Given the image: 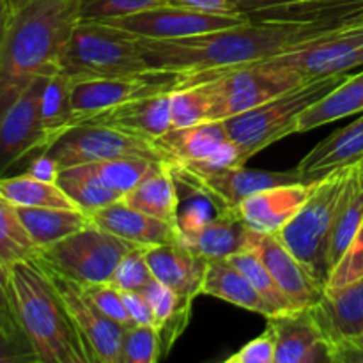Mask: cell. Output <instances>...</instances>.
I'll list each match as a JSON object with an SVG mask.
<instances>
[{
  "instance_id": "cell-1",
  "label": "cell",
  "mask_w": 363,
  "mask_h": 363,
  "mask_svg": "<svg viewBox=\"0 0 363 363\" xmlns=\"http://www.w3.org/2000/svg\"><path fill=\"white\" fill-rule=\"evenodd\" d=\"M363 20V18H362ZM358 21V20H354ZM300 23L247 20L236 27L183 39H137L147 67L179 77L216 74L247 64L264 62L301 48L323 35L354 23Z\"/></svg>"
},
{
  "instance_id": "cell-2",
  "label": "cell",
  "mask_w": 363,
  "mask_h": 363,
  "mask_svg": "<svg viewBox=\"0 0 363 363\" xmlns=\"http://www.w3.org/2000/svg\"><path fill=\"white\" fill-rule=\"evenodd\" d=\"M80 21V0H28L11 14L0 46V117L41 74L59 71Z\"/></svg>"
},
{
  "instance_id": "cell-3",
  "label": "cell",
  "mask_w": 363,
  "mask_h": 363,
  "mask_svg": "<svg viewBox=\"0 0 363 363\" xmlns=\"http://www.w3.org/2000/svg\"><path fill=\"white\" fill-rule=\"evenodd\" d=\"M11 298L21 330L41 363H94L91 350L52 279L35 261L9 268Z\"/></svg>"
},
{
  "instance_id": "cell-4",
  "label": "cell",
  "mask_w": 363,
  "mask_h": 363,
  "mask_svg": "<svg viewBox=\"0 0 363 363\" xmlns=\"http://www.w3.org/2000/svg\"><path fill=\"white\" fill-rule=\"evenodd\" d=\"M347 77L350 73L305 82L255 108L223 121L230 140L241 149L245 160L248 162L262 149L269 147L289 135L298 133V119L301 113L325 98Z\"/></svg>"
},
{
  "instance_id": "cell-5",
  "label": "cell",
  "mask_w": 363,
  "mask_h": 363,
  "mask_svg": "<svg viewBox=\"0 0 363 363\" xmlns=\"http://www.w3.org/2000/svg\"><path fill=\"white\" fill-rule=\"evenodd\" d=\"M59 69L71 80L135 77L151 71L137 38L106 21H78L60 57Z\"/></svg>"
},
{
  "instance_id": "cell-6",
  "label": "cell",
  "mask_w": 363,
  "mask_h": 363,
  "mask_svg": "<svg viewBox=\"0 0 363 363\" xmlns=\"http://www.w3.org/2000/svg\"><path fill=\"white\" fill-rule=\"evenodd\" d=\"M195 82L208 84L209 96H211V121L215 123L255 108L282 92L305 84L307 80L287 67L264 60V62L220 71L216 74L179 77L177 87Z\"/></svg>"
},
{
  "instance_id": "cell-7",
  "label": "cell",
  "mask_w": 363,
  "mask_h": 363,
  "mask_svg": "<svg viewBox=\"0 0 363 363\" xmlns=\"http://www.w3.org/2000/svg\"><path fill=\"white\" fill-rule=\"evenodd\" d=\"M133 247L137 245L91 223L78 233L41 248L34 261L82 286L110 282L121 259Z\"/></svg>"
},
{
  "instance_id": "cell-8",
  "label": "cell",
  "mask_w": 363,
  "mask_h": 363,
  "mask_svg": "<svg viewBox=\"0 0 363 363\" xmlns=\"http://www.w3.org/2000/svg\"><path fill=\"white\" fill-rule=\"evenodd\" d=\"M347 170L350 167L337 170L325 179L314 183L311 197L294 215V218L279 233V238L286 243V247L298 259H301L323 284L328 280L326 255H328L333 220L346 183Z\"/></svg>"
},
{
  "instance_id": "cell-9",
  "label": "cell",
  "mask_w": 363,
  "mask_h": 363,
  "mask_svg": "<svg viewBox=\"0 0 363 363\" xmlns=\"http://www.w3.org/2000/svg\"><path fill=\"white\" fill-rule=\"evenodd\" d=\"M46 152L59 163L60 170L82 163L116 158H147L155 162H169L156 140L92 123H78L67 128Z\"/></svg>"
},
{
  "instance_id": "cell-10",
  "label": "cell",
  "mask_w": 363,
  "mask_h": 363,
  "mask_svg": "<svg viewBox=\"0 0 363 363\" xmlns=\"http://www.w3.org/2000/svg\"><path fill=\"white\" fill-rule=\"evenodd\" d=\"M172 165L190 172L208 174L247 163L241 149L230 140L223 121L172 128L156 140Z\"/></svg>"
},
{
  "instance_id": "cell-11",
  "label": "cell",
  "mask_w": 363,
  "mask_h": 363,
  "mask_svg": "<svg viewBox=\"0 0 363 363\" xmlns=\"http://www.w3.org/2000/svg\"><path fill=\"white\" fill-rule=\"evenodd\" d=\"M52 74L35 78L0 117V177L50 149L41 123V96Z\"/></svg>"
},
{
  "instance_id": "cell-12",
  "label": "cell",
  "mask_w": 363,
  "mask_h": 363,
  "mask_svg": "<svg viewBox=\"0 0 363 363\" xmlns=\"http://www.w3.org/2000/svg\"><path fill=\"white\" fill-rule=\"evenodd\" d=\"M247 20V14L241 13H204V11L158 4L128 16L106 20V23L128 32L137 39H183L236 27Z\"/></svg>"
},
{
  "instance_id": "cell-13",
  "label": "cell",
  "mask_w": 363,
  "mask_h": 363,
  "mask_svg": "<svg viewBox=\"0 0 363 363\" xmlns=\"http://www.w3.org/2000/svg\"><path fill=\"white\" fill-rule=\"evenodd\" d=\"M269 62L294 71L307 82L350 73L363 66V20L337 28L293 52L273 57Z\"/></svg>"
},
{
  "instance_id": "cell-14",
  "label": "cell",
  "mask_w": 363,
  "mask_h": 363,
  "mask_svg": "<svg viewBox=\"0 0 363 363\" xmlns=\"http://www.w3.org/2000/svg\"><path fill=\"white\" fill-rule=\"evenodd\" d=\"M177 85H179V74L156 73V71L135 74V77L73 80V89H71L74 112L73 124L142 96L172 92Z\"/></svg>"
},
{
  "instance_id": "cell-15",
  "label": "cell",
  "mask_w": 363,
  "mask_h": 363,
  "mask_svg": "<svg viewBox=\"0 0 363 363\" xmlns=\"http://www.w3.org/2000/svg\"><path fill=\"white\" fill-rule=\"evenodd\" d=\"M45 272L52 279L53 286L59 291L71 318L74 319L78 330L84 335L92 358H94V363H121V344H123V333L126 326L103 315L82 294L80 286L77 282L55 272H50L48 268H45Z\"/></svg>"
},
{
  "instance_id": "cell-16",
  "label": "cell",
  "mask_w": 363,
  "mask_h": 363,
  "mask_svg": "<svg viewBox=\"0 0 363 363\" xmlns=\"http://www.w3.org/2000/svg\"><path fill=\"white\" fill-rule=\"evenodd\" d=\"M266 328L275 340V363L332 362V350L312 308L272 315Z\"/></svg>"
},
{
  "instance_id": "cell-17",
  "label": "cell",
  "mask_w": 363,
  "mask_h": 363,
  "mask_svg": "<svg viewBox=\"0 0 363 363\" xmlns=\"http://www.w3.org/2000/svg\"><path fill=\"white\" fill-rule=\"evenodd\" d=\"M255 250L296 311L314 307L321 300L325 284L286 247L279 234H261Z\"/></svg>"
},
{
  "instance_id": "cell-18",
  "label": "cell",
  "mask_w": 363,
  "mask_h": 363,
  "mask_svg": "<svg viewBox=\"0 0 363 363\" xmlns=\"http://www.w3.org/2000/svg\"><path fill=\"white\" fill-rule=\"evenodd\" d=\"M172 169L183 174V176H186L188 179L201 184L204 190H208L220 202V206L225 211H238V206L245 199L257 194V191L266 190V188L280 186V184L301 183L296 169L287 170V172H273V170H255L240 165L208 174L190 172V170L183 169L179 165H172Z\"/></svg>"
},
{
  "instance_id": "cell-19",
  "label": "cell",
  "mask_w": 363,
  "mask_h": 363,
  "mask_svg": "<svg viewBox=\"0 0 363 363\" xmlns=\"http://www.w3.org/2000/svg\"><path fill=\"white\" fill-rule=\"evenodd\" d=\"M311 308L328 340L333 363L340 347L363 335V277L347 286L325 289L321 300Z\"/></svg>"
},
{
  "instance_id": "cell-20",
  "label": "cell",
  "mask_w": 363,
  "mask_h": 363,
  "mask_svg": "<svg viewBox=\"0 0 363 363\" xmlns=\"http://www.w3.org/2000/svg\"><path fill=\"white\" fill-rule=\"evenodd\" d=\"M314 184L291 183L266 188L245 199L238 213L252 230L259 234H279L294 218L311 197Z\"/></svg>"
},
{
  "instance_id": "cell-21",
  "label": "cell",
  "mask_w": 363,
  "mask_h": 363,
  "mask_svg": "<svg viewBox=\"0 0 363 363\" xmlns=\"http://www.w3.org/2000/svg\"><path fill=\"white\" fill-rule=\"evenodd\" d=\"M80 123L103 124V126L116 128V130L126 131V133L137 135V137L158 140L167 131L172 130L170 92L131 99L123 105H117L113 108L103 110L96 116L87 117Z\"/></svg>"
},
{
  "instance_id": "cell-22",
  "label": "cell",
  "mask_w": 363,
  "mask_h": 363,
  "mask_svg": "<svg viewBox=\"0 0 363 363\" xmlns=\"http://www.w3.org/2000/svg\"><path fill=\"white\" fill-rule=\"evenodd\" d=\"M145 261L152 279L165 284L184 298L195 300L202 294L208 261L177 241L145 247Z\"/></svg>"
},
{
  "instance_id": "cell-23",
  "label": "cell",
  "mask_w": 363,
  "mask_h": 363,
  "mask_svg": "<svg viewBox=\"0 0 363 363\" xmlns=\"http://www.w3.org/2000/svg\"><path fill=\"white\" fill-rule=\"evenodd\" d=\"M363 160V116L354 123L333 131L319 142L296 165L301 183L314 184L337 170Z\"/></svg>"
},
{
  "instance_id": "cell-24",
  "label": "cell",
  "mask_w": 363,
  "mask_h": 363,
  "mask_svg": "<svg viewBox=\"0 0 363 363\" xmlns=\"http://www.w3.org/2000/svg\"><path fill=\"white\" fill-rule=\"evenodd\" d=\"M261 234L252 230L238 211L218 213L215 218L179 241L206 261L229 259L240 252L255 248Z\"/></svg>"
},
{
  "instance_id": "cell-25",
  "label": "cell",
  "mask_w": 363,
  "mask_h": 363,
  "mask_svg": "<svg viewBox=\"0 0 363 363\" xmlns=\"http://www.w3.org/2000/svg\"><path fill=\"white\" fill-rule=\"evenodd\" d=\"M89 216L99 229L140 247H155L179 240V230L176 227L131 208L123 199Z\"/></svg>"
},
{
  "instance_id": "cell-26",
  "label": "cell",
  "mask_w": 363,
  "mask_h": 363,
  "mask_svg": "<svg viewBox=\"0 0 363 363\" xmlns=\"http://www.w3.org/2000/svg\"><path fill=\"white\" fill-rule=\"evenodd\" d=\"M123 201L131 208L170 223L177 229L179 190L169 162H156L151 172L130 194L124 195Z\"/></svg>"
},
{
  "instance_id": "cell-27",
  "label": "cell",
  "mask_w": 363,
  "mask_h": 363,
  "mask_svg": "<svg viewBox=\"0 0 363 363\" xmlns=\"http://www.w3.org/2000/svg\"><path fill=\"white\" fill-rule=\"evenodd\" d=\"M363 223V160L354 163L347 170L346 183H344L342 194H340L339 204H337L335 220H333L332 236H330L328 255V275L335 268L337 262L346 254L347 247L353 238L357 236L358 229Z\"/></svg>"
},
{
  "instance_id": "cell-28",
  "label": "cell",
  "mask_w": 363,
  "mask_h": 363,
  "mask_svg": "<svg viewBox=\"0 0 363 363\" xmlns=\"http://www.w3.org/2000/svg\"><path fill=\"white\" fill-rule=\"evenodd\" d=\"M248 20L350 23L363 18V0H293L247 14Z\"/></svg>"
},
{
  "instance_id": "cell-29",
  "label": "cell",
  "mask_w": 363,
  "mask_h": 363,
  "mask_svg": "<svg viewBox=\"0 0 363 363\" xmlns=\"http://www.w3.org/2000/svg\"><path fill=\"white\" fill-rule=\"evenodd\" d=\"M202 294L218 298L245 311L269 318L268 305L259 296L250 280L227 259L208 261L204 282H202Z\"/></svg>"
},
{
  "instance_id": "cell-30",
  "label": "cell",
  "mask_w": 363,
  "mask_h": 363,
  "mask_svg": "<svg viewBox=\"0 0 363 363\" xmlns=\"http://www.w3.org/2000/svg\"><path fill=\"white\" fill-rule=\"evenodd\" d=\"M360 112H363V71L350 74L325 98L308 106L298 119V133L315 130Z\"/></svg>"
},
{
  "instance_id": "cell-31",
  "label": "cell",
  "mask_w": 363,
  "mask_h": 363,
  "mask_svg": "<svg viewBox=\"0 0 363 363\" xmlns=\"http://www.w3.org/2000/svg\"><path fill=\"white\" fill-rule=\"evenodd\" d=\"M25 229L35 247H50L84 227L91 225V216L82 209L66 208H16Z\"/></svg>"
},
{
  "instance_id": "cell-32",
  "label": "cell",
  "mask_w": 363,
  "mask_h": 363,
  "mask_svg": "<svg viewBox=\"0 0 363 363\" xmlns=\"http://www.w3.org/2000/svg\"><path fill=\"white\" fill-rule=\"evenodd\" d=\"M0 195L16 208L78 209L59 184L35 179L25 172L0 177Z\"/></svg>"
},
{
  "instance_id": "cell-33",
  "label": "cell",
  "mask_w": 363,
  "mask_h": 363,
  "mask_svg": "<svg viewBox=\"0 0 363 363\" xmlns=\"http://www.w3.org/2000/svg\"><path fill=\"white\" fill-rule=\"evenodd\" d=\"M57 184L73 201V204L87 215L123 199V195L103 184L85 165L60 170Z\"/></svg>"
},
{
  "instance_id": "cell-34",
  "label": "cell",
  "mask_w": 363,
  "mask_h": 363,
  "mask_svg": "<svg viewBox=\"0 0 363 363\" xmlns=\"http://www.w3.org/2000/svg\"><path fill=\"white\" fill-rule=\"evenodd\" d=\"M71 89H73V80L59 69L48 78L43 91L41 123L48 137L50 147L74 123Z\"/></svg>"
},
{
  "instance_id": "cell-35",
  "label": "cell",
  "mask_w": 363,
  "mask_h": 363,
  "mask_svg": "<svg viewBox=\"0 0 363 363\" xmlns=\"http://www.w3.org/2000/svg\"><path fill=\"white\" fill-rule=\"evenodd\" d=\"M39 248L25 229L16 206L0 195V264L13 268L18 262L34 261Z\"/></svg>"
},
{
  "instance_id": "cell-36",
  "label": "cell",
  "mask_w": 363,
  "mask_h": 363,
  "mask_svg": "<svg viewBox=\"0 0 363 363\" xmlns=\"http://www.w3.org/2000/svg\"><path fill=\"white\" fill-rule=\"evenodd\" d=\"M227 261L233 262V264L236 266L240 272H243L245 277L250 280V284L255 287L259 296H261L262 300H264V303L268 305L269 318H272V315L284 314V312L296 311V308L291 305V301L287 300L286 294L282 293L279 284L275 282V279H273V275L269 273V269L266 268V264L262 262L261 255L257 254L255 248H248V250L240 252V254L233 255V257H229Z\"/></svg>"
},
{
  "instance_id": "cell-37",
  "label": "cell",
  "mask_w": 363,
  "mask_h": 363,
  "mask_svg": "<svg viewBox=\"0 0 363 363\" xmlns=\"http://www.w3.org/2000/svg\"><path fill=\"white\" fill-rule=\"evenodd\" d=\"M172 128H190L211 121V96L206 82L183 85L170 92Z\"/></svg>"
},
{
  "instance_id": "cell-38",
  "label": "cell",
  "mask_w": 363,
  "mask_h": 363,
  "mask_svg": "<svg viewBox=\"0 0 363 363\" xmlns=\"http://www.w3.org/2000/svg\"><path fill=\"white\" fill-rule=\"evenodd\" d=\"M155 163V160L147 158H116L105 160V162L82 163V165L87 167L103 184L124 197L151 172Z\"/></svg>"
},
{
  "instance_id": "cell-39",
  "label": "cell",
  "mask_w": 363,
  "mask_h": 363,
  "mask_svg": "<svg viewBox=\"0 0 363 363\" xmlns=\"http://www.w3.org/2000/svg\"><path fill=\"white\" fill-rule=\"evenodd\" d=\"M163 358L162 340L155 326L130 325L124 328L121 363H156Z\"/></svg>"
},
{
  "instance_id": "cell-40",
  "label": "cell",
  "mask_w": 363,
  "mask_h": 363,
  "mask_svg": "<svg viewBox=\"0 0 363 363\" xmlns=\"http://www.w3.org/2000/svg\"><path fill=\"white\" fill-rule=\"evenodd\" d=\"M82 294L112 321L119 323L123 326H130L131 319L124 305L123 293L119 287L113 286L112 282H99V284H78Z\"/></svg>"
},
{
  "instance_id": "cell-41",
  "label": "cell",
  "mask_w": 363,
  "mask_h": 363,
  "mask_svg": "<svg viewBox=\"0 0 363 363\" xmlns=\"http://www.w3.org/2000/svg\"><path fill=\"white\" fill-rule=\"evenodd\" d=\"M152 280L145 261V247H133L117 264L110 282L121 291H142Z\"/></svg>"
},
{
  "instance_id": "cell-42",
  "label": "cell",
  "mask_w": 363,
  "mask_h": 363,
  "mask_svg": "<svg viewBox=\"0 0 363 363\" xmlns=\"http://www.w3.org/2000/svg\"><path fill=\"white\" fill-rule=\"evenodd\" d=\"M160 0H80V21H106L158 6Z\"/></svg>"
},
{
  "instance_id": "cell-43",
  "label": "cell",
  "mask_w": 363,
  "mask_h": 363,
  "mask_svg": "<svg viewBox=\"0 0 363 363\" xmlns=\"http://www.w3.org/2000/svg\"><path fill=\"white\" fill-rule=\"evenodd\" d=\"M41 363L30 340L16 321L0 326V363Z\"/></svg>"
},
{
  "instance_id": "cell-44",
  "label": "cell",
  "mask_w": 363,
  "mask_h": 363,
  "mask_svg": "<svg viewBox=\"0 0 363 363\" xmlns=\"http://www.w3.org/2000/svg\"><path fill=\"white\" fill-rule=\"evenodd\" d=\"M363 277V223L358 229L357 236L353 238L351 245L347 247L346 254L342 255L332 273L328 275V280L325 284V289H337V287L347 286L354 280Z\"/></svg>"
},
{
  "instance_id": "cell-45",
  "label": "cell",
  "mask_w": 363,
  "mask_h": 363,
  "mask_svg": "<svg viewBox=\"0 0 363 363\" xmlns=\"http://www.w3.org/2000/svg\"><path fill=\"white\" fill-rule=\"evenodd\" d=\"M225 363H275V340L269 330L227 357Z\"/></svg>"
},
{
  "instance_id": "cell-46",
  "label": "cell",
  "mask_w": 363,
  "mask_h": 363,
  "mask_svg": "<svg viewBox=\"0 0 363 363\" xmlns=\"http://www.w3.org/2000/svg\"><path fill=\"white\" fill-rule=\"evenodd\" d=\"M121 293H123V300L124 305H126L128 314H130L131 325L155 326L151 305H149V301L145 300L140 291H121Z\"/></svg>"
},
{
  "instance_id": "cell-47",
  "label": "cell",
  "mask_w": 363,
  "mask_h": 363,
  "mask_svg": "<svg viewBox=\"0 0 363 363\" xmlns=\"http://www.w3.org/2000/svg\"><path fill=\"white\" fill-rule=\"evenodd\" d=\"M25 174L35 177V179L48 181V183H57L60 174V167L48 152H41V155L34 156L30 162L27 163Z\"/></svg>"
},
{
  "instance_id": "cell-48",
  "label": "cell",
  "mask_w": 363,
  "mask_h": 363,
  "mask_svg": "<svg viewBox=\"0 0 363 363\" xmlns=\"http://www.w3.org/2000/svg\"><path fill=\"white\" fill-rule=\"evenodd\" d=\"M160 4L204 11V13H234L230 0H160Z\"/></svg>"
},
{
  "instance_id": "cell-49",
  "label": "cell",
  "mask_w": 363,
  "mask_h": 363,
  "mask_svg": "<svg viewBox=\"0 0 363 363\" xmlns=\"http://www.w3.org/2000/svg\"><path fill=\"white\" fill-rule=\"evenodd\" d=\"M0 312L7 318L16 321L14 314L13 298H11V286H9V269L0 264Z\"/></svg>"
},
{
  "instance_id": "cell-50",
  "label": "cell",
  "mask_w": 363,
  "mask_h": 363,
  "mask_svg": "<svg viewBox=\"0 0 363 363\" xmlns=\"http://www.w3.org/2000/svg\"><path fill=\"white\" fill-rule=\"evenodd\" d=\"M287 2H293V0H230L234 13H241V14H250V13H255V11L268 9V7L280 6V4H287Z\"/></svg>"
},
{
  "instance_id": "cell-51",
  "label": "cell",
  "mask_w": 363,
  "mask_h": 363,
  "mask_svg": "<svg viewBox=\"0 0 363 363\" xmlns=\"http://www.w3.org/2000/svg\"><path fill=\"white\" fill-rule=\"evenodd\" d=\"M342 362H363V335L360 339L354 340V342L346 344V346H342L337 351L333 363Z\"/></svg>"
},
{
  "instance_id": "cell-52",
  "label": "cell",
  "mask_w": 363,
  "mask_h": 363,
  "mask_svg": "<svg viewBox=\"0 0 363 363\" xmlns=\"http://www.w3.org/2000/svg\"><path fill=\"white\" fill-rule=\"evenodd\" d=\"M11 7L7 0H0V46H2L4 35H6L7 25H9L11 20Z\"/></svg>"
},
{
  "instance_id": "cell-53",
  "label": "cell",
  "mask_w": 363,
  "mask_h": 363,
  "mask_svg": "<svg viewBox=\"0 0 363 363\" xmlns=\"http://www.w3.org/2000/svg\"><path fill=\"white\" fill-rule=\"evenodd\" d=\"M7 2H9L11 13H14V11H18V9H20V7L23 6V4H27L28 0H7Z\"/></svg>"
},
{
  "instance_id": "cell-54",
  "label": "cell",
  "mask_w": 363,
  "mask_h": 363,
  "mask_svg": "<svg viewBox=\"0 0 363 363\" xmlns=\"http://www.w3.org/2000/svg\"><path fill=\"white\" fill-rule=\"evenodd\" d=\"M7 321H14V319H11V318H7V315H4L2 312H0V326L4 325V323H7ZM18 323V321H16ZM18 325H20V323H18Z\"/></svg>"
}]
</instances>
